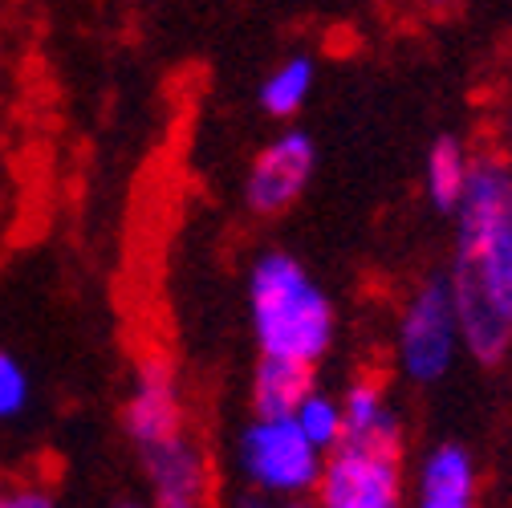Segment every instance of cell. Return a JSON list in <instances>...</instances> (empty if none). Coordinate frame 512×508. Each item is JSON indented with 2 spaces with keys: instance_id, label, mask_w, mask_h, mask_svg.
<instances>
[{
  "instance_id": "obj_1",
  "label": "cell",
  "mask_w": 512,
  "mask_h": 508,
  "mask_svg": "<svg viewBox=\"0 0 512 508\" xmlns=\"http://www.w3.org/2000/svg\"><path fill=\"white\" fill-rule=\"evenodd\" d=\"M456 220L452 297L464 330V350L480 362H500L512 350V163L476 155Z\"/></svg>"
},
{
  "instance_id": "obj_2",
  "label": "cell",
  "mask_w": 512,
  "mask_h": 508,
  "mask_svg": "<svg viewBox=\"0 0 512 508\" xmlns=\"http://www.w3.org/2000/svg\"><path fill=\"white\" fill-rule=\"evenodd\" d=\"M248 322L261 354L317 366L334 346V305L289 252H265L248 273Z\"/></svg>"
},
{
  "instance_id": "obj_3",
  "label": "cell",
  "mask_w": 512,
  "mask_h": 508,
  "mask_svg": "<svg viewBox=\"0 0 512 508\" xmlns=\"http://www.w3.org/2000/svg\"><path fill=\"white\" fill-rule=\"evenodd\" d=\"M240 480L265 500L317 496L326 452L297 427L293 415H252L236 439Z\"/></svg>"
},
{
  "instance_id": "obj_4",
  "label": "cell",
  "mask_w": 512,
  "mask_h": 508,
  "mask_svg": "<svg viewBox=\"0 0 512 508\" xmlns=\"http://www.w3.org/2000/svg\"><path fill=\"white\" fill-rule=\"evenodd\" d=\"M395 350H399V366L407 374V383L415 387H435L452 374L464 350V330H460V313H456V297L447 277H431L411 293L399 317Z\"/></svg>"
},
{
  "instance_id": "obj_5",
  "label": "cell",
  "mask_w": 512,
  "mask_h": 508,
  "mask_svg": "<svg viewBox=\"0 0 512 508\" xmlns=\"http://www.w3.org/2000/svg\"><path fill=\"white\" fill-rule=\"evenodd\" d=\"M403 496V448L342 439L334 452H326L322 484H317V500L326 508H395Z\"/></svg>"
},
{
  "instance_id": "obj_6",
  "label": "cell",
  "mask_w": 512,
  "mask_h": 508,
  "mask_svg": "<svg viewBox=\"0 0 512 508\" xmlns=\"http://www.w3.org/2000/svg\"><path fill=\"white\" fill-rule=\"evenodd\" d=\"M317 147L305 131H281L261 155L252 159L244 179V200L256 216H281L289 212L313 179Z\"/></svg>"
},
{
  "instance_id": "obj_7",
  "label": "cell",
  "mask_w": 512,
  "mask_h": 508,
  "mask_svg": "<svg viewBox=\"0 0 512 508\" xmlns=\"http://www.w3.org/2000/svg\"><path fill=\"white\" fill-rule=\"evenodd\" d=\"M122 423H126V435H131V443H135V452L159 448V443L191 431L175 366L163 354H147L139 362L131 399H126V407H122Z\"/></svg>"
},
{
  "instance_id": "obj_8",
  "label": "cell",
  "mask_w": 512,
  "mask_h": 508,
  "mask_svg": "<svg viewBox=\"0 0 512 508\" xmlns=\"http://www.w3.org/2000/svg\"><path fill=\"white\" fill-rule=\"evenodd\" d=\"M139 464L159 508H196L212 496V464L191 431L139 452Z\"/></svg>"
},
{
  "instance_id": "obj_9",
  "label": "cell",
  "mask_w": 512,
  "mask_h": 508,
  "mask_svg": "<svg viewBox=\"0 0 512 508\" xmlns=\"http://www.w3.org/2000/svg\"><path fill=\"white\" fill-rule=\"evenodd\" d=\"M480 496V472L468 448L439 443L419 464L415 476V504L419 508H472Z\"/></svg>"
},
{
  "instance_id": "obj_10",
  "label": "cell",
  "mask_w": 512,
  "mask_h": 508,
  "mask_svg": "<svg viewBox=\"0 0 512 508\" xmlns=\"http://www.w3.org/2000/svg\"><path fill=\"white\" fill-rule=\"evenodd\" d=\"M342 411H346V439L403 448L399 411H395L387 387L374 383V378H358V383H350V391H346V399H342Z\"/></svg>"
},
{
  "instance_id": "obj_11",
  "label": "cell",
  "mask_w": 512,
  "mask_h": 508,
  "mask_svg": "<svg viewBox=\"0 0 512 508\" xmlns=\"http://www.w3.org/2000/svg\"><path fill=\"white\" fill-rule=\"evenodd\" d=\"M313 387V366L261 354L252 370V415H293Z\"/></svg>"
},
{
  "instance_id": "obj_12",
  "label": "cell",
  "mask_w": 512,
  "mask_h": 508,
  "mask_svg": "<svg viewBox=\"0 0 512 508\" xmlns=\"http://www.w3.org/2000/svg\"><path fill=\"white\" fill-rule=\"evenodd\" d=\"M472 163H476V155L456 135L435 139V147L427 151V163H423V187H427V200L435 212L452 216L460 208L468 179H472Z\"/></svg>"
},
{
  "instance_id": "obj_13",
  "label": "cell",
  "mask_w": 512,
  "mask_h": 508,
  "mask_svg": "<svg viewBox=\"0 0 512 508\" xmlns=\"http://www.w3.org/2000/svg\"><path fill=\"white\" fill-rule=\"evenodd\" d=\"M313 82H317L313 57L293 53V57L277 61V66L269 70V78L261 82V110H265L269 118H293V114L309 102Z\"/></svg>"
},
{
  "instance_id": "obj_14",
  "label": "cell",
  "mask_w": 512,
  "mask_h": 508,
  "mask_svg": "<svg viewBox=\"0 0 512 508\" xmlns=\"http://www.w3.org/2000/svg\"><path fill=\"white\" fill-rule=\"evenodd\" d=\"M293 419H297V427H301L322 452H334L338 443L346 439V411H342V399L317 391V387H309V395L297 403Z\"/></svg>"
},
{
  "instance_id": "obj_15",
  "label": "cell",
  "mask_w": 512,
  "mask_h": 508,
  "mask_svg": "<svg viewBox=\"0 0 512 508\" xmlns=\"http://www.w3.org/2000/svg\"><path fill=\"white\" fill-rule=\"evenodd\" d=\"M25 407H29V374L9 350H0V423L17 419Z\"/></svg>"
},
{
  "instance_id": "obj_16",
  "label": "cell",
  "mask_w": 512,
  "mask_h": 508,
  "mask_svg": "<svg viewBox=\"0 0 512 508\" xmlns=\"http://www.w3.org/2000/svg\"><path fill=\"white\" fill-rule=\"evenodd\" d=\"M415 9H447V5H456V0H411Z\"/></svg>"
}]
</instances>
